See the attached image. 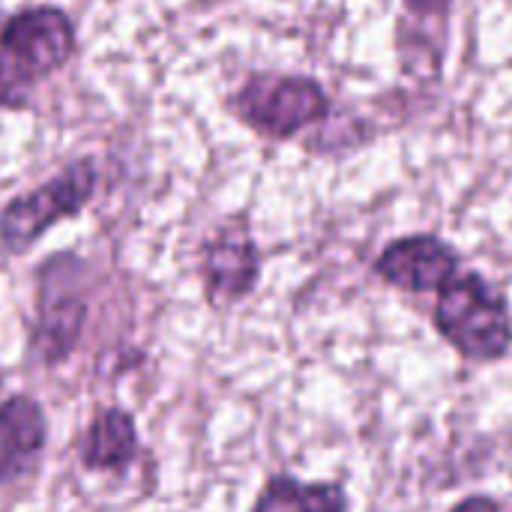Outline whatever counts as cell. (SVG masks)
<instances>
[{
  "label": "cell",
  "mask_w": 512,
  "mask_h": 512,
  "mask_svg": "<svg viewBox=\"0 0 512 512\" xmlns=\"http://www.w3.org/2000/svg\"><path fill=\"white\" fill-rule=\"evenodd\" d=\"M87 294H84V264L75 255H54L39 267L36 288V324L33 351L45 366L63 363L84 330Z\"/></svg>",
  "instance_id": "5"
},
{
  "label": "cell",
  "mask_w": 512,
  "mask_h": 512,
  "mask_svg": "<svg viewBox=\"0 0 512 512\" xmlns=\"http://www.w3.org/2000/svg\"><path fill=\"white\" fill-rule=\"evenodd\" d=\"M48 441V420L36 399L9 396L0 402V486L21 480Z\"/></svg>",
  "instance_id": "8"
},
{
  "label": "cell",
  "mask_w": 512,
  "mask_h": 512,
  "mask_svg": "<svg viewBox=\"0 0 512 512\" xmlns=\"http://www.w3.org/2000/svg\"><path fill=\"white\" fill-rule=\"evenodd\" d=\"M252 512H348V495L330 483H300L294 477H273Z\"/></svg>",
  "instance_id": "10"
},
{
  "label": "cell",
  "mask_w": 512,
  "mask_h": 512,
  "mask_svg": "<svg viewBox=\"0 0 512 512\" xmlns=\"http://www.w3.org/2000/svg\"><path fill=\"white\" fill-rule=\"evenodd\" d=\"M96 189V168L78 159L27 195L12 198L0 213V246L12 255L27 252L57 222L78 216Z\"/></svg>",
  "instance_id": "4"
},
{
  "label": "cell",
  "mask_w": 512,
  "mask_h": 512,
  "mask_svg": "<svg viewBox=\"0 0 512 512\" xmlns=\"http://www.w3.org/2000/svg\"><path fill=\"white\" fill-rule=\"evenodd\" d=\"M459 267V255L453 246H447L438 237L417 234V237H402L390 243L378 261L375 273L411 294H426V291H441Z\"/></svg>",
  "instance_id": "6"
},
{
  "label": "cell",
  "mask_w": 512,
  "mask_h": 512,
  "mask_svg": "<svg viewBox=\"0 0 512 512\" xmlns=\"http://www.w3.org/2000/svg\"><path fill=\"white\" fill-rule=\"evenodd\" d=\"M438 294L435 327L462 357L492 363L510 351V306L483 276H453Z\"/></svg>",
  "instance_id": "2"
},
{
  "label": "cell",
  "mask_w": 512,
  "mask_h": 512,
  "mask_svg": "<svg viewBox=\"0 0 512 512\" xmlns=\"http://www.w3.org/2000/svg\"><path fill=\"white\" fill-rule=\"evenodd\" d=\"M234 114L258 135L285 141L327 117V93L306 75H252L231 99Z\"/></svg>",
  "instance_id": "3"
},
{
  "label": "cell",
  "mask_w": 512,
  "mask_h": 512,
  "mask_svg": "<svg viewBox=\"0 0 512 512\" xmlns=\"http://www.w3.org/2000/svg\"><path fill=\"white\" fill-rule=\"evenodd\" d=\"M138 453V432L135 420L123 408L102 411L84 432L81 441V462L90 471H120Z\"/></svg>",
  "instance_id": "9"
},
{
  "label": "cell",
  "mask_w": 512,
  "mask_h": 512,
  "mask_svg": "<svg viewBox=\"0 0 512 512\" xmlns=\"http://www.w3.org/2000/svg\"><path fill=\"white\" fill-rule=\"evenodd\" d=\"M405 6L414 15H423V18H447L453 0H405Z\"/></svg>",
  "instance_id": "11"
},
{
  "label": "cell",
  "mask_w": 512,
  "mask_h": 512,
  "mask_svg": "<svg viewBox=\"0 0 512 512\" xmlns=\"http://www.w3.org/2000/svg\"><path fill=\"white\" fill-rule=\"evenodd\" d=\"M72 51L75 27L57 6H27L0 18V108H24Z\"/></svg>",
  "instance_id": "1"
},
{
  "label": "cell",
  "mask_w": 512,
  "mask_h": 512,
  "mask_svg": "<svg viewBox=\"0 0 512 512\" xmlns=\"http://www.w3.org/2000/svg\"><path fill=\"white\" fill-rule=\"evenodd\" d=\"M453 512H501V507L492 501V498H483V495H477V498H465V501H459Z\"/></svg>",
  "instance_id": "12"
},
{
  "label": "cell",
  "mask_w": 512,
  "mask_h": 512,
  "mask_svg": "<svg viewBox=\"0 0 512 512\" xmlns=\"http://www.w3.org/2000/svg\"><path fill=\"white\" fill-rule=\"evenodd\" d=\"M204 288L213 303H234L246 297L261 273V255L246 228H225L204 249Z\"/></svg>",
  "instance_id": "7"
}]
</instances>
